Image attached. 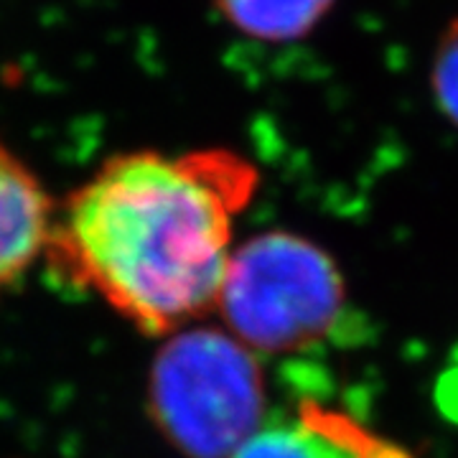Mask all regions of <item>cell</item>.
<instances>
[{
	"label": "cell",
	"instance_id": "cell-1",
	"mask_svg": "<svg viewBox=\"0 0 458 458\" xmlns=\"http://www.w3.org/2000/svg\"><path fill=\"white\" fill-rule=\"evenodd\" d=\"M255 186V165L227 148L120 153L56 207L47 255L132 327L164 336L216 309Z\"/></svg>",
	"mask_w": 458,
	"mask_h": 458
},
{
	"label": "cell",
	"instance_id": "cell-2",
	"mask_svg": "<svg viewBox=\"0 0 458 458\" xmlns=\"http://www.w3.org/2000/svg\"><path fill=\"white\" fill-rule=\"evenodd\" d=\"M216 309L250 352L285 354L331 334L344 283L321 247L291 232H265L232 252Z\"/></svg>",
	"mask_w": 458,
	"mask_h": 458
},
{
	"label": "cell",
	"instance_id": "cell-3",
	"mask_svg": "<svg viewBox=\"0 0 458 458\" xmlns=\"http://www.w3.org/2000/svg\"><path fill=\"white\" fill-rule=\"evenodd\" d=\"M262 405L260 367L232 334L186 328L156 357L153 418L186 456H234L262 426Z\"/></svg>",
	"mask_w": 458,
	"mask_h": 458
},
{
	"label": "cell",
	"instance_id": "cell-4",
	"mask_svg": "<svg viewBox=\"0 0 458 458\" xmlns=\"http://www.w3.org/2000/svg\"><path fill=\"white\" fill-rule=\"evenodd\" d=\"M54 212L38 176L0 143V291L47 255Z\"/></svg>",
	"mask_w": 458,
	"mask_h": 458
},
{
	"label": "cell",
	"instance_id": "cell-5",
	"mask_svg": "<svg viewBox=\"0 0 458 458\" xmlns=\"http://www.w3.org/2000/svg\"><path fill=\"white\" fill-rule=\"evenodd\" d=\"M232 458H408L361 428L321 408L291 420L262 423Z\"/></svg>",
	"mask_w": 458,
	"mask_h": 458
},
{
	"label": "cell",
	"instance_id": "cell-6",
	"mask_svg": "<svg viewBox=\"0 0 458 458\" xmlns=\"http://www.w3.org/2000/svg\"><path fill=\"white\" fill-rule=\"evenodd\" d=\"M336 0H214L216 13L262 44L301 41L328 16Z\"/></svg>",
	"mask_w": 458,
	"mask_h": 458
},
{
	"label": "cell",
	"instance_id": "cell-7",
	"mask_svg": "<svg viewBox=\"0 0 458 458\" xmlns=\"http://www.w3.org/2000/svg\"><path fill=\"white\" fill-rule=\"evenodd\" d=\"M430 87L436 105L458 128V18L441 33L430 66Z\"/></svg>",
	"mask_w": 458,
	"mask_h": 458
}]
</instances>
